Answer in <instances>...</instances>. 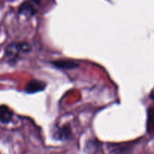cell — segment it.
<instances>
[{
	"instance_id": "1",
	"label": "cell",
	"mask_w": 154,
	"mask_h": 154,
	"mask_svg": "<svg viewBox=\"0 0 154 154\" xmlns=\"http://www.w3.org/2000/svg\"><path fill=\"white\" fill-rule=\"evenodd\" d=\"M31 45L26 42L14 43L7 47L6 54L8 56H17L19 53H28L31 51Z\"/></svg>"
},
{
	"instance_id": "2",
	"label": "cell",
	"mask_w": 154,
	"mask_h": 154,
	"mask_svg": "<svg viewBox=\"0 0 154 154\" xmlns=\"http://www.w3.org/2000/svg\"><path fill=\"white\" fill-rule=\"evenodd\" d=\"M45 87H46V84L43 81L32 80L25 86L24 91L28 94H33V93L43 91Z\"/></svg>"
},
{
	"instance_id": "3",
	"label": "cell",
	"mask_w": 154,
	"mask_h": 154,
	"mask_svg": "<svg viewBox=\"0 0 154 154\" xmlns=\"http://www.w3.org/2000/svg\"><path fill=\"white\" fill-rule=\"evenodd\" d=\"M53 66L55 68L59 69H66V70H69V69H74L76 68L79 67V64L75 61H72V60H60L54 61L52 63Z\"/></svg>"
},
{
	"instance_id": "4",
	"label": "cell",
	"mask_w": 154,
	"mask_h": 154,
	"mask_svg": "<svg viewBox=\"0 0 154 154\" xmlns=\"http://www.w3.org/2000/svg\"><path fill=\"white\" fill-rule=\"evenodd\" d=\"M18 12L20 14L23 15L26 17H31L37 13V10L29 2H24L20 5L19 8H18Z\"/></svg>"
},
{
	"instance_id": "5",
	"label": "cell",
	"mask_w": 154,
	"mask_h": 154,
	"mask_svg": "<svg viewBox=\"0 0 154 154\" xmlns=\"http://www.w3.org/2000/svg\"><path fill=\"white\" fill-rule=\"evenodd\" d=\"M54 137L60 141H67L70 140L72 137V130L70 127L67 126H63V127H60L57 129L54 134Z\"/></svg>"
},
{
	"instance_id": "6",
	"label": "cell",
	"mask_w": 154,
	"mask_h": 154,
	"mask_svg": "<svg viewBox=\"0 0 154 154\" xmlns=\"http://www.w3.org/2000/svg\"><path fill=\"white\" fill-rule=\"evenodd\" d=\"M13 118V112L8 106L0 105V122L4 124L10 123Z\"/></svg>"
},
{
	"instance_id": "7",
	"label": "cell",
	"mask_w": 154,
	"mask_h": 154,
	"mask_svg": "<svg viewBox=\"0 0 154 154\" xmlns=\"http://www.w3.org/2000/svg\"><path fill=\"white\" fill-rule=\"evenodd\" d=\"M148 123L150 127L154 129V108H151L149 111V118Z\"/></svg>"
},
{
	"instance_id": "8",
	"label": "cell",
	"mask_w": 154,
	"mask_h": 154,
	"mask_svg": "<svg viewBox=\"0 0 154 154\" xmlns=\"http://www.w3.org/2000/svg\"><path fill=\"white\" fill-rule=\"evenodd\" d=\"M153 99H154V96H153Z\"/></svg>"
}]
</instances>
